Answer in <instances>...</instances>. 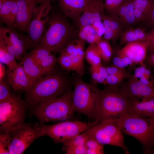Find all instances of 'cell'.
I'll return each mask as SVG.
<instances>
[{"instance_id": "ffe728a7", "label": "cell", "mask_w": 154, "mask_h": 154, "mask_svg": "<svg viewBox=\"0 0 154 154\" xmlns=\"http://www.w3.org/2000/svg\"><path fill=\"white\" fill-rule=\"evenodd\" d=\"M30 52L33 58L45 72L52 70L57 63V58L47 48L38 46Z\"/></svg>"}, {"instance_id": "4fadbf2b", "label": "cell", "mask_w": 154, "mask_h": 154, "mask_svg": "<svg viewBox=\"0 0 154 154\" xmlns=\"http://www.w3.org/2000/svg\"><path fill=\"white\" fill-rule=\"evenodd\" d=\"M51 1L47 0L36 7L31 21L26 29L25 32L32 43L31 49L38 46L52 9Z\"/></svg>"}, {"instance_id": "b9f144b4", "label": "cell", "mask_w": 154, "mask_h": 154, "mask_svg": "<svg viewBox=\"0 0 154 154\" xmlns=\"http://www.w3.org/2000/svg\"><path fill=\"white\" fill-rule=\"evenodd\" d=\"M110 19L112 29L117 38H119L121 33L124 30V28L122 25L116 19L110 16Z\"/></svg>"}, {"instance_id": "f1b7e54d", "label": "cell", "mask_w": 154, "mask_h": 154, "mask_svg": "<svg viewBox=\"0 0 154 154\" xmlns=\"http://www.w3.org/2000/svg\"><path fill=\"white\" fill-rule=\"evenodd\" d=\"M95 44L100 52L102 60L106 62H108L113 53V49L109 40L101 38Z\"/></svg>"}, {"instance_id": "603a6c76", "label": "cell", "mask_w": 154, "mask_h": 154, "mask_svg": "<svg viewBox=\"0 0 154 154\" xmlns=\"http://www.w3.org/2000/svg\"><path fill=\"white\" fill-rule=\"evenodd\" d=\"M25 73L32 83L47 73L44 71L31 56L30 51L27 53L19 60Z\"/></svg>"}, {"instance_id": "e0dca14e", "label": "cell", "mask_w": 154, "mask_h": 154, "mask_svg": "<svg viewBox=\"0 0 154 154\" xmlns=\"http://www.w3.org/2000/svg\"><path fill=\"white\" fill-rule=\"evenodd\" d=\"M94 0H58L60 11L67 18L75 23Z\"/></svg>"}, {"instance_id": "7bdbcfd3", "label": "cell", "mask_w": 154, "mask_h": 154, "mask_svg": "<svg viewBox=\"0 0 154 154\" xmlns=\"http://www.w3.org/2000/svg\"><path fill=\"white\" fill-rule=\"evenodd\" d=\"M106 68L109 75L128 74L124 68H121L114 65Z\"/></svg>"}, {"instance_id": "8fae6325", "label": "cell", "mask_w": 154, "mask_h": 154, "mask_svg": "<svg viewBox=\"0 0 154 154\" xmlns=\"http://www.w3.org/2000/svg\"><path fill=\"white\" fill-rule=\"evenodd\" d=\"M40 124L45 135L49 136L55 143L63 144L85 131L92 125L91 123L68 120L51 125L41 123Z\"/></svg>"}, {"instance_id": "f35d334b", "label": "cell", "mask_w": 154, "mask_h": 154, "mask_svg": "<svg viewBox=\"0 0 154 154\" xmlns=\"http://www.w3.org/2000/svg\"><path fill=\"white\" fill-rule=\"evenodd\" d=\"M99 66H91L90 70L92 78L94 83V84L98 83L106 85V81L99 71Z\"/></svg>"}, {"instance_id": "f546056e", "label": "cell", "mask_w": 154, "mask_h": 154, "mask_svg": "<svg viewBox=\"0 0 154 154\" xmlns=\"http://www.w3.org/2000/svg\"><path fill=\"white\" fill-rule=\"evenodd\" d=\"M85 146L86 149V154H103L105 153L104 145L99 143L95 138L89 135L86 141Z\"/></svg>"}, {"instance_id": "9a60e30c", "label": "cell", "mask_w": 154, "mask_h": 154, "mask_svg": "<svg viewBox=\"0 0 154 154\" xmlns=\"http://www.w3.org/2000/svg\"><path fill=\"white\" fill-rule=\"evenodd\" d=\"M149 44V40L128 43L121 49L117 50L116 54L128 57L135 64H141L145 60Z\"/></svg>"}, {"instance_id": "7402d4cb", "label": "cell", "mask_w": 154, "mask_h": 154, "mask_svg": "<svg viewBox=\"0 0 154 154\" xmlns=\"http://www.w3.org/2000/svg\"><path fill=\"white\" fill-rule=\"evenodd\" d=\"M127 111L131 114L138 116L154 117V98L148 100L129 99Z\"/></svg>"}, {"instance_id": "d590c367", "label": "cell", "mask_w": 154, "mask_h": 154, "mask_svg": "<svg viewBox=\"0 0 154 154\" xmlns=\"http://www.w3.org/2000/svg\"><path fill=\"white\" fill-rule=\"evenodd\" d=\"M125 0H104V6L108 15L110 16Z\"/></svg>"}, {"instance_id": "6da1fadb", "label": "cell", "mask_w": 154, "mask_h": 154, "mask_svg": "<svg viewBox=\"0 0 154 154\" xmlns=\"http://www.w3.org/2000/svg\"><path fill=\"white\" fill-rule=\"evenodd\" d=\"M63 70L56 66L32 83L24 92V100L27 107L30 108L41 101L57 98L70 90L69 80Z\"/></svg>"}, {"instance_id": "c3c4849f", "label": "cell", "mask_w": 154, "mask_h": 154, "mask_svg": "<svg viewBox=\"0 0 154 154\" xmlns=\"http://www.w3.org/2000/svg\"><path fill=\"white\" fill-rule=\"evenodd\" d=\"M5 65L0 62V81L3 80L6 76L8 69H6Z\"/></svg>"}, {"instance_id": "836d02e7", "label": "cell", "mask_w": 154, "mask_h": 154, "mask_svg": "<svg viewBox=\"0 0 154 154\" xmlns=\"http://www.w3.org/2000/svg\"><path fill=\"white\" fill-rule=\"evenodd\" d=\"M102 20L105 30L103 38L109 40L116 39L117 38L110 25V16L104 13L102 16Z\"/></svg>"}, {"instance_id": "681fc988", "label": "cell", "mask_w": 154, "mask_h": 154, "mask_svg": "<svg viewBox=\"0 0 154 154\" xmlns=\"http://www.w3.org/2000/svg\"><path fill=\"white\" fill-rule=\"evenodd\" d=\"M99 71L105 80L106 82V79L109 75L106 67L103 66L101 64L99 66Z\"/></svg>"}, {"instance_id": "f5cc1de1", "label": "cell", "mask_w": 154, "mask_h": 154, "mask_svg": "<svg viewBox=\"0 0 154 154\" xmlns=\"http://www.w3.org/2000/svg\"><path fill=\"white\" fill-rule=\"evenodd\" d=\"M150 154H154V143L153 147L150 152Z\"/></svg>"}, {"instance_id": "f6af8a7d", "label": "cell", "mask_w": 154, "mask_h": 154, "mask_svg": "<svg viewBox=\"0 0 154 154\" xmlns=\"http://www.w3.org/2000/svg\"><path fill=\"white\" fill-rule=\"evenodd\" d=\"M140 66L136 68L134 70V74L133 75L135 77L138 79L143 77L145 69L147 65L144 64H140Z\"/></svg>"}, {"instance_id": "9c48e42d", "label": "cell", "mask_w": 154, "mask_h": 154, "mask_svg": "<svg viewBox=\"0 0 154 154\" xmlns=\"http://www.w3.org/2000/svg\"><path fill=\"white\" fill-rule=\"evenodd\" d=\"M85 43L79 38L67 44L57 58V62L63 69L68 72L74 71L81 76L84 74Z\"/></svg>"}, {"instance_id": "ee69618b", "label": "cell", "mask_w": 154, "mask_h": 154, "mask_svg": "<svg viewBox=\"0 0 154 154\" xmlns=\"http://www.w3.org/2000/svg\"><path fill=\"white\" fill-rule=\"evenodd\" d=\"M98 35L101 38L104 35L105 30L102 21H96L92 24Z\"/></svg>"}, {"instance_id": "83f0119b", "label": "cell", "mask_w": 154, "mask_h": 154, "mask_svg": "<svg viewBox=\"0 0 154 154\" xmlns=\"http://www.w3.org/2000/svg\"><path fill=\"white\" fill-rule=\"evenodd\" d=\"M79 30V38L89 44H95L102 38L98 35L92 25L82 27Z\"/></svg>"}, {"instance_id": "bcb514c9", "label": "cell", "mask_w": 154, "mask_h": 154, "mask_svg": "<svg viewBox=\"0 0 154 154\" xmlns=\"http://www.w3.org/2000/svg\"><path fill=\"white\" fill-rule=\"evenodd\" d=\"M149 36V44L148 50L149 52L154 51V27L148 32Z\"/></svg>"}, {"instance_id": "7a4b0ae2", "label": "cell", "mask_w": 154, "mask_h": 154, "mask_svg": "<svg viewBox=\"0 0 154 154\" xmlns=\"http://www.w3.org/2000/svg\"><path fill=\"white\" fill-rule=\"evenodd\" d=\"M79 31L60 10H51L38 46L47 48L54 54L59 53L68 43L79 38Z\"/></svg>"}, {"instance_id": "ac0fdd59", "label": "cell", "mask_w": 154, "mask_h": 154, "mask_svg": "<svg viewBox=\"0 0 154 154\" xmlns=\"http://www.w3.org/2000/svg\"><path fill=\"white\" fill-rule=\"evenodd\" d=\"M104 0H94L91 3L75 23L78 29L96 21H102L104 14Z\"/></svg>"}, {"instance_id": "484cf974", "label": "cell", "mask_w": 154, "mask_h": 154, "mask_svg": "<svg viewBox=\"0 0 154 154\" xmlns=\"http://www.w3.org/2000/svg\"><path fill=\"white\" fill-rule=\"evenodd\" d=\"M153 0H132L136 24L143 22Z\"/></svg>"}, {"instance_id": "52a82bcc", "label": "cell", "mask_w": 154, "mask_h": 154, "mask_svg": "<svg viewBox=\"0 0 154 154\" xmlns=\"http://www.w3.org/2000/svg\"><path fill=\"white\" fill-rule=\"evenodd\" d=\"M86 131L102 144L118 147L125 154L129 153L124 143L119 117L104 119L91 126Z\"/></svg>"}, {"instance_id": "3957f363", "label": "cell", "mask_w": 154, "mask_h": 154, "mask_svg": "<svg viewBox=\"0 0 154 154\" xmlns=\"http://www.w3.org/2000/svg\"><path fill=\"white\" fill-rule=\"evenodd\" d=\"M72 91L54 98L40 102L30 108L32 114L41 123L67 120L74 112Z\"/></svg>"}, {"instance_id": "d6a6232c", "label": "cell", "mask_w": 154, "mask_h": 154, "mask_svg": "<svg viewBox=\"0 0 154 154\" xmlns=\"http://www.w3.org/2000/svg\"><path fill=\"white\" fill-rule=\"evenodd\" d=\"M128 74L109 75L106 81L107 87L113 88H119V86L121 85L124 79H126L129 76Z\"/></svg>"}, {"instance_id": "277c9868", "label": "cell", "mask_w": 154, "mask_h": 154, "mask_svg": "<svg viewBox=\"0 0 154 154\" xmlns=\"http://www.w3.org/2000/svg\"><path fill=\"white\" fill-rule=\"evenodd\" d=\"M119 119L123 133L137 140L144 154H150L154 143V117H141L127 112Z\"/></svg>"}, {"instance_id": "74e56055", "label": "cell", "mask_w": 154, "mask_h": 154, "mask_svg": "<svg viewBox=\"0 0 154 154\" xmlns=\"http://www.w3.org/2000/svg\"><path fill=\"white\" fill-rule=\"evenodd\" d=\"M114 65L123 68L130 66L135 64L128 57L123 56L116 55L113 60Z\"/></svg>"}, {"instance_id": "db71d44e", "label": "cell", "mask_w": 154, "mask_h": 154, "mask_svg": "<svg viewBox=\"0 0 154 154\" xmlns=\"http://www.w3.org/2000/svg\"><path fill=\"white\" fill-rule=\"evenodd\" d=\"M152 69L151 70V72L153 79L154 80V66L152 67Z\"/></svg>"}, {"instance_id": "30bf717a", "label": "cell", "mask_w": 154, "mask_h": 154, "mask_svg": "<svg viewBox=\"0 0 154 154\" xmlns=\"http://www.w3.org/2000/svg\"><path fill=\"white\" fill-rule=\"evenodd\" d=\"M9 133L10 154H22L36 139L45 135L40 124L31 125L25 122L14 127Z\"/></svg>"}, {"instance_id": "d4e9b609", "label": "cell", "mask_w": 154, "mask_h": 154, "mask_svg": "<svg viewBox=\"0 0 154 154\" xmlns=\"http://www.w3.org/2000/svg\"><path fill=\"white\" fill-rule=\"evenodd\" d=\"M119 38V45L121 46L129 42L149 40V36L144 29L131 27L124 30Z\"/></svg>"}, {"instance_id": "7dc6e473", "label": "cell", "mask_w": 154, "mask_h": 154, "mask_svg": "<svg viewBox=\"0 0 154 154\" xmlns=\"http://www.w3.org/2000/svg\"><path fill=\"white\" fill-rule=\"evenodd\" d=\"M145 61L149 66H154V51L149 52L147 55Z\"/></svg>"}, {"instance_id": "60d3db41", "label": "cell", "mask_w": 154, "mask_h": 154, "mask_svg": "<svg viewBox=\"0 0 154 154\" xmlns=\"http://www.w3.org/2000/svg\"><path fill=\"white\" fill-rule=\"evenodd\" d=\"M143 22L147 27L152 28L154 27V0H153Z\"/></svg>"}, {"instance_id": "ba28073f", "label": "cell", "mask_w": 154, "mask_h": 154, "mask_svg": "<svg viewBox=\"0 0 154 154\" xmlns=\"http://www.w3.org/2000/svg\"><path fill=\"white\" fill-rule=\"evenodd\" d=\"M0 102L1 133H8L19 124L25 122L27 106L19 93L15 92Z\"/></svg>"}, {"instance_id": "cb8c5ba5", "label": "cell", "mask_w": 154, "mask_h": 154, "mask_svg": "<svg viewBox=\"0 0 154 154\" xmlns=\"http://www.w3.org/2000/svg\"><path fill=\"white\" fill-rule=\"evenodd\" d=\"M17 11L16 0H6L0 8L1 23L7 27L14 29Z\"/></svg>"}, {"instance_id": "8992f818", "label": "cell", "mask_w": 154, "mask_h": 154, "mask_svg": "<svg viewBox=\"0 0 154 154\" xmlns=\"http://www.w3.org/2000/svg\"><path fill=\"white\" fill-rule=\"evenodd\" d=\"M72 92V104L75 112L95 120L98 105L100 89L94 84L84 82L80 77L74 81Z\"/></svg>"}, {"instance_id": "5bb4252c", "label": "cell", "mask_w": 154, "mask_h": 154, "mask_svg": "<svg viewBox=\"0 0 154 154\" xmlns=\"http://www.w3.org/2000/svg\"><path fill=\"white\" fill-rule=\"evenodd\" d=\"M121 84L120 89L130 100H150L154 98V87L147 85L135 77L129 75Z\"/></svg>"}, {"instance_id": "4dcf8cb0", "label": "cell", "mask_w": 154, "mask_h": 154, "mask_svg": "<svg viewBox=\"0 0 154 154\" xmlns=\"http://www.w3.org/2000/svg\"><path fill=\"white\" fill-rule=\"evenodd\" d=\"M15 56L7 50L0 47V62L7 66L8 70L13 68L17 65Z\"/></svg>"}, {"instance_id": "5b68a950", "label": "cell", "mask_w": 154, "mask_h": 154, "mask_svg": "<svg viewBox=\"0 0 154 154\" xmlns=\"http://www.w3.org/2000/svg\"><path fill=\"white\" fill-rule=\"evenodd\" d=\"M129 99L120 88L100 89L97 113L93 125L111 118L119 117L127 112Z\"/></svg>"}, {"instance_id": "7c38bea8", "label": "cell", "mask_w": 154, "mask_h": 154, "mask_svg": "<svg viewBox=\"0 0 154 154\" xmlns=\"http://www.w3.org/2000/svg\"><path fill=\"white\" fill-rule=\"evenodd\" d=\"M0 47L13 55L19 60L32 48L31 42L27 35L18 33L14 29L1 26Z\"/></svg>"}, {"instance_id": "f907efd6", "label": "cell", "mask_w": 154, "mask_h": 154, "mask_svg": "<svg viewBox=\"0 0 154 154\" xmlns=\"http://www.w3.org/2000/svg\"><path fill=\"white\" fill-rule=\"evenodd\" d=\"M33 0L37 4H40L48 0Z\"/></svg>"}, {"instance_id": "e575fe53", "label": "cell", "mask_w": 154, "mask_h": 154, "mask_svg": "<svg viewBox=\"0 0 154 154\" xmlns=\"http://www.w3.org/2000/svg\"><path fill=\"white\" fill-rule=\"evenodd\" d=\"M89 135L86 130L79 134L63 144V145L83 146H85Z\"/></svg>"}, {"instance_id": "2e32d148", "label": "cell", "mask_w": 154, "mask_h": 154, "mask_svg": "<svg viewBox=\"0 0 154 154\" xmlns=\"http://www.w3.org/2000/svg\"><path fill=\"white\" fill-rule=\"evenodd\" d=\"M16 1L17 11L15 28L25 32L31 21L34 9L37 4L33 0H16Z\"/></svg>"}, {"instance_id": "ab89813d", "label": "cell", "mask_w": 154, "mask_h": 154, "mask_svg": "<svg viewBox=\"0 0 154 154\" xmlns=\"http://www.w3.org/2000/svg\"><path fill=\"white\" fill-rule=\"evenodd\" d=\"M63 149L66 154H86V146L63 145Z\"/></svg>"}, {"instance_id": "8d00e7d4", "label": "cell", "mask_w": 154, "mask_h": 154, "mask_svg": "<svg viewBox=\"0 0 154 154\" xmlns=\"http://www.w3.org/2000/svg\"><path fill=\"white\" fill-rule=\"evenodd\" d=\"M10 136L9 132L1 133L0 135V154H9Z\"/></svg>"}, {"instance_id": "1f68e13d", "label": "cell", "mask_w": 154, "mask_h": 154, "mask_svg": "<svg viewBox=\"0 0 154 154\" xmlns=\"http://www.w3.org/2000/svg\"><path fill=\"white\" fill-rule=\"evenodd\" d=\"M13 90H14L9 82L6 76L0 81V102L6 100L16 92L13 91Z\"/></svg>"}, {"instance_id": "816d5d0a", "label": "cell", "mask_w": 154, "mask_h": 154, "mask_svg": "<svg viewBox=\"0 0 154 154\" xmlns=\"http://www.w3.org/2000/svg\"><path fill=\"white\" fill-rule=\"evenodd\" d=\"M6 0H0V8H1L3 4Z\"/></svg>"}, {"instance_id": "4316f807", "label": "cell", "mask_w": 154, "mask_h": 154, "mask_svg": "<svg viewBox=\"0 0 154 154\" xmlns=\"http://www.w3.org/2000/svg\"><path fill=\"white\" fill-rule=\"evenodd\" d=\"M84 57L91 66H99L102 64L101 54L96 44H89L85 51Z\"/></svg>"}, {"instance_id": "d6986e66", "label": "cell", "mask_w": 154, "mask_h": 154, "mask_svg": "<svg viewBox=\"0 0 154 154\" xmlns=\"http://www.w3.org/2000/svg\"><path fill=\"white\" fill-rule=\"evenodd\" d=\"M6 77L14 90L19 93L24 92L32 84L31 80L19 62L12 69H7Z\"/></svg>"}, {"instance_id": "44dd1931", "label": "cell", "mask_w": 154, "mask_h": 154, "mask_svg": "<svg viewBox=\"0 0 154 154\" xmlns=\"http://www.w3.org/2000/svg\"><path fill=\"white\" fill-rule=\"evenodd\" d=\"M110 16L117 20L125 29L136 24L132 0H125Z\"/></svg>"}]
</instances>
